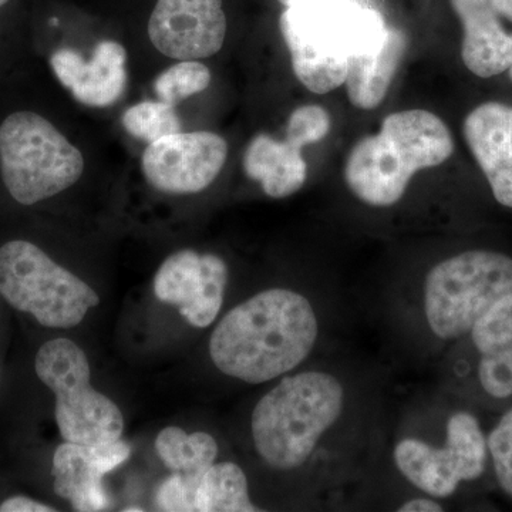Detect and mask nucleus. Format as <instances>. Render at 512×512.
I'll list each match as a JSON object with an SVG mask.
<instances>
[{
  "instance_id": "412c9836",
  "label": "nucleus",
  "mask_w": 512,
  "mask_h": 512,
  "mask_svg": "<svg viewBox=\"0 0 512 512\" xmlns=\"http://www.w3.org/2000/svg\"><path fill=\"white\" fill-rule=\"evenodd\" d=\"M156 451L173 473L202 476L217 461L218 444L204 431L185 433L180 427H165L158 433Z\"/></svg>"
},
{
  "instance_id": "2eb2a0df",
  "label": "nucleus",
  "mask_w": 512,
  "mask_h": 512,
  "mask_svg": "<svg viewBox=\"0 0 512 512\" xmlns=\"http://www.w3.org/2000/svg\"><path fill=\"white\" fill-rule=\"evenodd\" d=\"M126 62V49L114 40L97 43L87 60L67 47L50 57L53 72L74 99L97 109L113 106L126 92Z\"/></svg>"
},
{
  "instance_id": "f257e3e1",
  "label": "nucleus",
  "mask_w": 512,
  "mask_h": 512,
  "mask_svg": "<svg viewBox=\"0 0 512 512\" xmlns=\"http://www.w3.org/2000/svg\"><path fill=\"white\" fill-rule=\"evenodd\" d=\"M319 322L309 299L291 289L256 293L212 332L210 355L220 372L249 384L271 382L311 355Z\"/></svg>"
},
{
  "instance_id": "dca6fc26",
  "label": "nucleus",
  "mask_w": 512,
  "mask_h": 512,
  "mask_svg": "<svg viewBox=\"0 0 512 512\" xmlns=\"http://www.w3.org/2000/svg\"><path fill=\"white\" fill-rule=\"evenodd\" d=\"M464 137L495 200L512 208V107L481 104L464 121Z\"/></svg>"
},
{
  "instance_id": "20e7f679",
  "label": "nucleus",
  "mask_w": 512,
  "mask_h": 512,
  "mask_svg": "<svg viewBox=\"0 0 512 512\" xmlns=\"http://www.w3.org/2000/svg\"><path fill=\"white\" fill-rule=\"evenodd\" d=\"M377 16L355 0H295L286 6L279 26L299 82L316 94L345 84L353 47Z\"/></svg>"
},
{
  "instance_id": "7c9ffc66",
  "label": "nucleus",
  "mask_w": 512,
  "mask_h": 512,
  "mask_svg": "<svg viewBox=\"0 0 512 512\" xmlns=\"http://www.w3.org/2000/svg\"><path fill=\"white\" fill-rule=\"evenodd\" d=\"M279 3H282V5L285 6H289V5H292L293 2H295V0H278Z\"/></svg>"
},
{
  "instance_id": "7ed1b4c3",
  "label": "nucleus",
  "mask_w": 512,
  "mask_h": 512,
  "mask_svg": "<svg viewBox=\"0 0 512 512\" xmlns=\"http://www.w3.org/2000/svg\"><path fill=\"white\" fill-rule=\"evenodd\" d=\"M343 406L345 389L330 373L311 370L285 377L252 413L256 453L275 470L302 467L342 416Z\"/></svg>"
},
{
  "instance_id": "c756f323",
  "label": "nucleus",
  "mask_w": 512,
  "mask_h": 512,
  "mask_svg": "<svg viewBox=\"0 0 512 512\" xmlns=\"http://www.w3.org/2000/svg\"><path fill=\"white\" fill-rule=\"evenodd\" d=\"M124 512H143V508H137V507H133V508H124L123 510Z\"/></svg>"
},
{
  "instance_id": "39448f33",
  "label": "nucleus",
  "mask_w": 512,
  "mask_h": 512,
  "mask_svg": "<svg viewBox=\"0 0 512 512\" xmlns=\"http://www.w3.org/2000/svg\"><path fill=\"white\" fill-rule=\"evenodd\" d=\"M83 171L82 151L40 114L18 111L0 124V174L19 204L55 197L76 184Z\"/></svg>"
},
{
  "instance_id": "cd10ccee",
  "label": "nucleus",
  "mask_w": 512,
  "mask_h": 512,
  "mask_svg": "<svg viewBox=\"0 0 512 512\" xmlns=\"http://www.w3.org/2000/svg\"><path fill=\"white\" fill-rule=\"evenodd\" d=\"M400 512H441L443 507L431 498H414L400 505Z\"/></svg>"
},
{
  "instance_id": "393cba45",
  "label": "nucleus",
  "mask_w": 512,
  "mask_h": 512,
  "mask_svg": "<svg viewBox=\"0 0 512 512\" xmlns=\"http://www.w3.org/2000/svg\"><path fill=\"white\" fill-rule=\"evenodd\" d=\"M204 476V474H202ZM202 476L173 473L158 487L157 510L167 512H195V494Z\"/></svg>"
},
{
  "instance_id": "9b49d317",
  "label": "nucleus",
  "mask_w": 512,
  "mask_h": 512,
  "mask_svg": "<svg viewBox=\"0 0 512 512\" xmlns=\"http://www.w3.org/2000/svg\"><path fill=\"white\" fill-rule=\"evenodd\" d=\"M228 276L221 256L183 249L168 256L158 269L154 293L161 302L177 306L194 328H208L224 305Z\"/></svg>"
},
{
  "instance_id": "2f4dec72",
  "label": "nucleus",
  "mask_w": 512,
  "mask_h": 512,
  "mask_svg": "<svg viewBox=\"0 0 512 512\" xmlns=\"http://www.w3.org/2000/svg\"><path fill=\"white\" fill-rule=\"evenodd\" d=\"M9 2H10V0H0V9H2L3 6L8 5Z\"/></svg>"
},
{
  "instance_id": "4be33fe9",
  "label": "nucleus",
  "mask_w": 512,
  "mask_h": 512,
  "mask_svg": "<svg viewBox=\"0 0 512 512\" xmlns=\"http://www.w3.org/2000/svg\"><path fill=\"white\" fill-rule=\"evenodd\" d=\"M123 126L128 134L148 144L181 131L175 106L161 100L141 101L127 109L123 114Z\"/></svg>"
},
{
  "instance_id": "4468645a",
  "label": "nucleus",
  "mask_w": 512,
  "mask_h": 512,
  "mask_svg": "<svg viewBox=\"0 0 512 512\" xmlns=\"http://www.w3.org/2000/svg\"><path fill=\"white\" fill-rule=\"evenodd\" d=\"M407 45L406 33L387 26L380 15L367 26L348 62L345 84L353 106L373 110L382 103L403 62Z\"/></svg>"
},
{
  "instance_id": "f3484780",
  "label": "nucleus",
  "mask_w": 512,
  "mask_h": 512,
  "mask_svg": "<svg viewBox=\"0 0 512 512\" xmlns=\"http://www.w3.org/2000/svg\"><path fill=\"white\" fill-rule=\"evenodd\" d=\"M463 23L461 56L471 73L483 79L512 66V35L501 25L491 0H450Z\"/></svg>"
},
{
  "instance_id": "5701e85b",
  "label": "nucleus",
  "mask_w": 512,
  "mask_h": 512,
  "mask_svg": "<svg viewBox=\"0 0 512 512\" xmlns=\"http://www.w3.org/2000/svg\"><path fill=\"white\" fill-rule=\"evenodd\" d=\"M211 83V72L197 60H181L161 73L154 83L158 99L164 103H180L194 94L204 92Z\"/></svg>"
},
{
  "instance_id": "a878e982",
  "label": "nucleus",
  "mask_w": 512,
  "mask_h": 512,
  "mask_svg": "<svg viewBox=\"0 0 512 512\" xmlns=\"http://www.w3.org/2000/svg\"><path fill=\"white\" fill-rule=\"evenodd\" d=\"M501 488L512 497V409L501 417L487 440Z\"/></svg>"
},
{
  "instance_id": "aec40b11",
  "label": "nucleus",
  "mask_w": 512,
  "mask_h": 512,
  "mask_svg": "<svg viewBox=\"0 0 512 512\" xmlns=\"http://www.w3.org/2000/svg\"><path fill=\"white\" fill-rule=\"evenodd\" d=\"M261 511L249 498L247 476L231 461L214 463L202 476L195 494V512Z\"/></svg>"
},
{
  "instance_id": "473e14b6",
  "label": "nucleus",
  "mask_w": 512,
  "mask_h": 512,
  "mask_svg": "<svg viewBox=\"0 0 512 512\" xmlns=\"http://www.w3.org/2000/svg\"><path fill=\"white\" fill-rule=\"evenodd\" d=\"M508 70H510V79L512 80V66Z\"/></svg>"
},
{
  "instance_id": "a211bd4d",
  "label": "nucleus",
  "mask_w": 512,
  "mask_h": 512,
  "mask_svg": "<svg viewBox=\"0 0 512 512\" xmlns=\"http://www.w3.org/2000/svg\"><path fill=\"white\" fill-rule=\"evenodd\" d=\"M480 353L478 377L495 399L512 396V292L495 303L471 329Z\"/></svg>"
},
{
  "instance_id": "f03ea898",
  "label": "nucleus",
  "mask_w": 512,
  "mask_h": 512,
  "mask_svg": "<svg viewBox=\"0 0 512 512\" xmlns=\"http://www.w3.org/2000/svg\"><path fill=\"white\" fill-rule=\"evenodd\" d=\"M454 151L444 121L426 110L389 114L376 136L362 138L350 151L345 181L370 207H392L402 200L414 174L446 163Z\"/></svg>"
},
{
  "instance_id": "bb28decb",
  "label": "nucleus",
  "mask_w": 512,
  "mask_h": 512,
  "mask_svg": "<svg viewBox=\"0 0 512 512\" xmlns=\"http://www.w3.org/2000/svg\"><path fill=\"white\" fill-rule=\"evenodd\" d=\"M0 512H55V508L23 495H15L0 504Z\"/></svg>"
},
{
  "instance_id": "f8f14e48",
  "label": "nucleus",
  "mask_w": 512,
  "mask_h": 512,
  "mask_svg": "<svg viewBox=\"0 0 512 512\" xmlns=\"http://www.w3.org/2000/svg\"><path fill=\"white\" fill-rule=\"evenodd\" d=\"M151 43L175 60L217 55L227 36L222 0H157L148 20Z\"/></svg>"
},
{
  "instance_id": "9d476101",
  "label": "nucleus",
  "mask_w": 512,
  "mask_h": 512,
  "mask_svg": "<svg viewBox=\"0 0 512 512\" xmlns=\"http://www.w3.org/2000/svg\"><path fill=\"white\" fill-rule=\"evenodd\" d=\"M228 157V144L211 131L171 134L148 144L141 160L151 187L167 194H197L210 187Z\"/></svg>"
},
{
  "instance_id": "b1692460",
  "label": "nucleus",
  "mask_w": 512,
  "mask_h": 512,
  "mask_svg": "<svg viewBox=\"0 0 512 512\" xmlns=\"http://www.w3.org/2000/svg\"><path fill=\"white\" fill-rule=\"evenodd\" d=\"M332 126L328 111L323 107L302 106L293 110L286 126V140L296 147L311 146L328 136Z\"/></svg>"
},
{
  "instance_id": "6ab92c4d",
  "label": "nucleus",
  "mask_w": 512,
  "mask_h": 512,
  "mask_svg": "<svg viewBox=\"0 0 512 512\" xmlns=\"http://www.w3.org/2000/svg\"><path fill=\"white\" fill-rule=\"evenodd\" d=\"M244 170L251 180L261 183L268 197L275 200L291 197L301 190L308 177V164L302 156V148L265 133L249 141L244 154Z\"/></svg>"
},
{
  "instance_id": "1a4fd4ad",
  "label": "nucleus",
  "mask_w": 512,
  "mask_h": 512,
  "mask_svg": "<svg viewBox=\"0 0 512 512\" xmlns=\"http://www.w3.org/2000/svg\"><path fill=\"white\" fill-rule=\"evenodd\" d=\"M487 451V439L476 417L458 412L448 420L443 447L403 439L394 448V463L402 476L423 493L447 498L463 481L483 476Z\"/></svg>"
},
{
  "instance_id": "ddd939ff",
  "label": "nucleus",
  "mask_w": 512,
  "mask_h": 512,
  "mask_svg": "<svg viewBox=\"0 0 512 512\" xmlns=\"http://www.w3.org/2000/svg\"><path fill=\"white\" fill-rule=\"evenodd\" d=\"M131 448L123 440L87 444L64 441L53 456V488L74 511L96 512L110 507L103 477L130 457Z\"/></svg>"
},
{
  "instance_id": "0eeeda50",
  "label": "nucleus",
  "mask_w": 512,
  "mask_h": 512,
  "mask_svg": "<svg viewBox=\"0 0 512 512\" xmlns=\"http://www.w3.org/2000/svg\"><path fill=\"white\" fill-rule=\"evenodd\" d=\"M0 296L52 329L74 328L100 305L92 286L28 241L0 248Z\"/></svg>"
},
{
  "instance_id": "6e6552de",
  "label": "nucleus",
  "mask_w": 512,
  "mask_h": 512,
  "mask_svg": "<svg viewBox=\"0 0 512 512\" xmlns=\"http://www.w3.org/2000/svg\"><path fill=\"white\" fill-rule=\"evenodd\" d=\"M36 375L56 397L57 427L64 441L93 444L121 439L124 417L113 400L92 386L89 359L70 339H53L37 352Z\"/></svg>"
},
{
  "instance_id": "423d86ee",
  "label": "nucleus",
  "mask_w": 512,
  "mask_h": 512,
  "mask_svg": "<svg viewBox=\"0 0 512 512\" xmlns=\"http://www.w3.org/2000/svg\"><path fill=\"white\" fill-rule=\"evenodd\" d=\"M512 292V259L491 251H468L434 266L424 285V311L431 332L457 339Z\"/></svg>"
},
{
  "instance_id": "c85d7f7f",
  "label": "nucleus",
  "mask_w": 512,
  "mask_h": 512,
  "mask_svg": "<svg viewBox=\"0 0 512 512\" xmlns=\"http://www.w3.org/2000/svg\"><path fill=\"white\" fill-rule=\"evenodd\" d=\"M495 10L512 22V0H491Z\"/></svg>"
}]
</instances>
